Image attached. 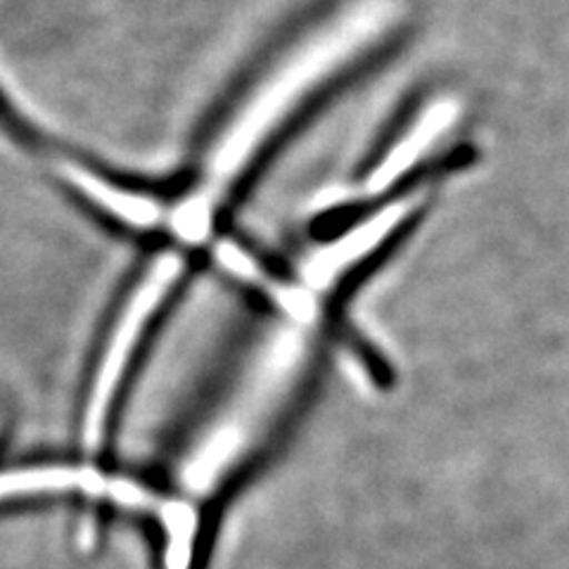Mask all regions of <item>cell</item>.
Listing matches in <instances>:
<instances>
[{
	"label": "cell",
	"instance_id": "5b68a950",
	"mask_svg": "<svg viewBox=\"0 0 569 569\" xmlns=\"http://www.w3.org/2000/svg\"><path fill=\"white\" fill-rule=\"evenodd\" d=\"M458 119V104L449 98L435 100L422 110L395 146L389 148L382 162L372 169L366 183L368 194H380L411 171L420 159L430 152Z\"/></svg>",
	"mask_w": 569,
	"mask_h": 569
},
{
	"label": "cell",
	"instance_id": "6da1fadb",
	"mask_svg": "<svg viewBox=\"0 0 569 569\" xmlns=\"http://www.w3.org/2000/svg\"><path fill=\"white\" fill-rule=\"evenodd\" d=\"M391 17L395 6L389 0H366L280 62L217 140L207 164L204 186L198 194L211 204L217 202L284 117H290L311 91L376 41L389 27Z\"/></svg>",
	"mask_w": 569,
	"mask_h": 569
},
{
	"label": "cell",
	"instance_id": "7a4b0ae2",
	"mask_svg": "<svg viewBox=\"0 0 569 569\" xmlns=\"http://www.w3.org/2000/svg\"><path fill=\"white\" fill-rule=\"evenodd\" d=\"M292 316L295 326L280 330L266 347L233 403L188 458L181 472L186 493L209 496L219 489L290 399L309 356V337L301 330V323H309V313Z\"/></svg>",
	"mask_w": 569,
	"mask_h": 569
},
{
	"label": "cell",
	"instance_id": "3957f363",
	"mask_svg": "<svg viewBox=\"0 0 569 569\" xmlns=\"http://www.w3.org/2000/svg\"><path fill=\"white\" fill-rule=\"evenodd\" d=\"M181 273L183 259L178 254H162L150 266V271L138 282L136 292L127 301V307H123L117 328L102 353L91 397H88L83 420L86 449L96 451L100 447L107 418H110L112 411V401L123 382V376H127L131 356L136 353L150 320L162 307V301L169 297Z\"/></svg>",
	"mask_w": 569,
	"mask_h": 569
},
{
	"label": "cell",
	"instance_id": "ba28073f",
	"mask_svg": "<svg viewBox=\"0 0 569 569\" xmlns=\"http://www.w3.org/2000/svg\"><path fill=\"white\" fill-rule=\"evenodd\" d=\"M211 211L213 204L207 202L202 194H194L173 211L171 221L176 233L186 240H202L211 226Z\"/></svg>",
	"mask_w": 569,
	"mask_h": 569
},
{
	"label": "cell",
	"instance_id": "52a82bcc",
	"mask_svg": "<svg viewBox=\"0 0 569 569\" xmlns=\"http://www.w3.org/2000/svg\"><path fill=\"white\" fill-rule=\"evenodd\" d=\"M83 489L88 493H107L110 496V479H104L98 470L91 468H67V466H48V468H29L0 475V498L41 493V491H64V489Z\"/></svg>",
	"mask_w": 569,
	"mask_h": 569
},
{
	"label": "cell",
	"instance_id": "277c9868",
	"mask_svg": "<svg viewBox=\"0 0 569 569\" xmlns=\"http://www.w3.org/2000/svg\"><path fill=\"white\" fill-rule=\"evenodd\" d=\"M416 209V198H403L370 213L368 219L349 228L347 233L323 244L307 259L301 276L309 290H326L340 280L356 263L370 257L376 249L395 233V230L411 217Z\"/></svg>",
	"mask_w": 569,
	"mask_h": 569
},
{
	"label": "cell",
	"instance_id": "8992f818",
	"mask_svg": "<svg viewBox=\"0 0 569 569\" xmlns=\"http://www.w3.org/2000/svg\"><path fill=\"white\" fill-rule=\"evenodd\" d=\"M58 169L64 176V181L71 188H77L88 202L98 204L100 209L112 213V217H117L123 223L150 228L162 219V204L152 198H146V194L129 192L127 188H119L110 181H104L102 176L71 162V159H60Z\"/></svg>",
	"mask_w": 569,
	"mask_h": 569
}]
</instances>
